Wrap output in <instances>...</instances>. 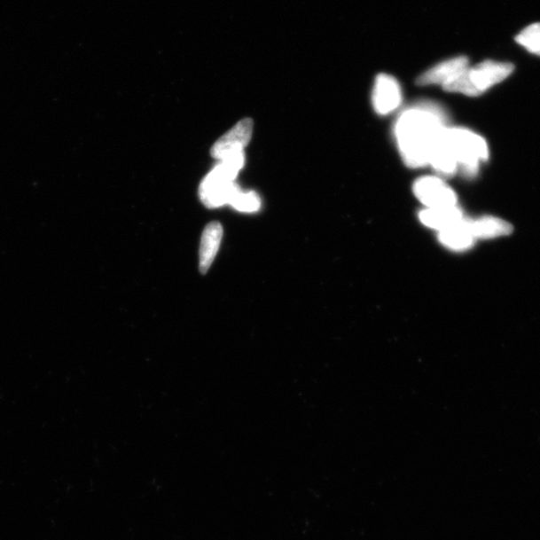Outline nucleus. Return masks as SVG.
I'll use <instances>...</instances> for the list:
<instances>
[{"instance_id": "obj_4", "label": "nucleus", "mask_w": 540, "mask_h": 540, "mask_svg": "<svg viewBox=\"0 0 540 540\" xmlns=\"http://www.w3.org/2000/svg\"><path fill=\"white\" fill-rule=\"evenodd\" d=\"M444 140L458 161V169L466 176H474L479 172L481 162L489 160L488 144L471 130L446 128Z\"/></svg>"}, {"instance_id": "obj_13", "label": "nucleus", "mask_w": 540, "mask_h": 540, "mask_svg": "<svg viewBox=\"0 0 540 540\" xmlns=\"http://www.w3.org/2000/svg\"><path fill=\"white\" fill-rule=\"evenodd\" d=\"M444 130L434 148L432 156H430L429 164L438 175L450 177L457 174L458 164L455 156H453L450 151L448 145L445 143Z\"/></svg>"}, {"instance_id": "obj_11", "label": "nucleus", "mask_w": 540, "mask_h": 540, "mask_svg": "<svg viewBox=\"0 0 540 540\" xmlns=\"http://www.w3.org/2000/svg\"><path fill=\"white\" fill-rule=\"evenodd\" d=\"M419 219L427 228L438 231L450 228L465 217L463 211L456 207L426 208L419 213Z\"/></svg>"}, {"instance_id": "obj_8", "label": "nucleus", "mask_w": 540, "mask_h": 540, "mask_svg": "<svg viewBox=\"0 0 540 540\" xmlns=\"http://www.w3.org/2000/svg\"><path fill=\"white\" fill-rule=\"evenodd\" d=\"M468 59L458 57L445 60L422 74L418 80L419 85L445 84L458 76L468 67Z\"/></svg>"}, {"instance_id": "obj_9", "label": "nucleus", "mask_w": 540, "mask_h": 540, "mask_svg": "<svg viewBox=\"0 0 540 540\" xmlns=\"http://www.w3.org/2000/svg\"><path fill=\"white\" fill-rule=\"evenodd\" d=\"M223 237V226L217 222L210 223L203 231L200 248V271L202 275H206L213 264Z\"/></svg>"}, {"instance_id": "obj_2", "label": "nucleus", "mask_w": 540, "mask_h": 540, "mask_svg": "<svg viewBox=\"0 0 540 540\" xmlns=\"http://www.w3.org/2000/svg\"><path fill=\"white\" fill-rule=\"evenodd\" d=\"M244 152L232 153L219 160L213 170L202 180L200 198L207 208L230 205L239 186L234 183L239 171L245 166Z\"/></svg>"}, {"instance_id": "obj_15", "label": "nucleus", "mask_w": 540, "mask_h": 540, "mask_svg": "<svg viewBox=\"0 0 540 540\" xmlns=\"http://www.w3.org/2000/svg\"><path fill=\"white\" fill-rule=\"evenodd\" d=\"M515 41L529 52L540 57V23H535V25L524 28L516 36Z\"/></svg>"}, {"instance_id": "obj_14", "label": "nucleus", "mask_w": 540, "mask_h": 540, "mask_svg": "<svg viewBox=\"0 0 540 540\" xmlns=\"http://www.w3.org/2000/svg\"><path fill=\"white\" fill-rule=\"evenodd\" d=\"M230 205L241 213H255L262 207V200L254 192H244L241 190L234 195Z\"/></svg>"}, {"instance_id": "obj_7", "label": "nucleus", "mask_w": 540, "mask_h": 540, "mask_svg": "<svg viewBox=\"0 0 540 540\" xmlns=\"http://www.w3.org/2000/svg\"><path fill=\"white\" fill-rule=\"evenodd\" d=\"M402 89L394 76L380 74L375 81L372 105L380 115H387L402 104Z\"/></svg>"}, {"instance_id": "obj_6", "label": "nucleus", "mask_w": 540, "mask_h": 540, "mask_svg": "<svg viewBox=\"0 0 540 540\" xmlns=\"http://www.w3.org/2000/svg\"><path fill=\"white\" fill-rule=\"evenodd\" d=\"M254 121L245 119L238 122L211 147L213 158L222 160L232 153L244 152L253 137Z\"/></svg>"}, {"instance_id": "obj_3", "label": "nucleus", "mask_w": 540, "mask_h": 540, "mask_svg": "<svg viewBox=\"0 0 540 540\" xmlns=\"http://www.w3.org/2000/svg\"><path fill=\"white\" fill-rule=\"evenodd\" d=\"M513 69L512 64L488 60L474 67H467L465 72L442 86L444 90L449 92L479 97L493 85L504 82L513 74Z\"/></svg>"}, {"instance_id": "obj_12", "label": "nucleus", "mask_w": 540, "mask_h": 540, "mask_svg": "<svg viewBox=\"0 0 540 540\" xmlns=\"http://www.w3.org/2000/svg\"><path fill=\"white\" fill-rule=\"evenodd\" d=\"M469 225L475 239H489L498 237L508 236L513 231V226L499 219L492 216L469 219Z\"/></svg>"}, {"instance_id": "obj_5", "label": "nucleus", "mask_w": 540, "mask_h": 540, "mask_svg": "<svg viewBox=\"0 0 540 540\" xmlns=\"http://www.w3.org/2000/svg\"><path fill=\"white\" fill-rule=\"evenodd\" d=\"M413 192L427 208L456 207L457 193L436 176L420 177L414 183Z\"/></svg>"}, {"instance_id": "obj_1", "label": "nucleus", "mask_w": 540, "mask_h": 540, "mask_svg": "<svg viewBox=\"0 0 540 540\" xmlns=\"http://www.w3.org/2000/svg\"><path fill=\"white\" fill-rule=\"evenodd\" d=\"M446 114L434 104H421L398 117L395 135L402 158L409 168L428 166L430 156L446 127Z\"/></svg>"}, {"instance_id": "obj_10", "label": "nucleus", "mask_w": 540, "mask_h": 540, "mask_svg": "<svg viewBox=\"0 0 540 540\" xmlns=\"http://www.w3.org/2000/svg\"><path fill=\"white\" fill-rule=\"evenodd\" d=\"M438 239L444 247L453 250L471 248L475 241L471 225H469V219L466 217L450 228L441 231L438 233Z\"/></svg>"}]
</instances>
